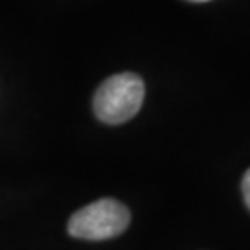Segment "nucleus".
<instances>
[{"label": "nucleus", "instance_id": "obj_3", "mask_svg": "<svg viewBox=\"0 0 250 250\" xmlns=\"http://www.w3.org/2000/svg\"><path fill=\"white\" fill-rule=\"evenodd\" d=\"M241 191H243V197H245V202H247V208L250 209V169L245 172L241 182Z\"/></svg>", "mask_w": 250, "mask_h": 250}, {"label": "nucleus", "instance_id": "obj_4", "mask_svg": "<svg viewBox=\"0 0 250 250\" xmlns=\"http://www.w3.org/2000/svg\"><path fill=\"white\" fill-rule=\"evenodd\" d=\"M191 2H208V0H191Z\"/></svg>", "mask_w": 250, "mask_h": 250}, {"label": "nucleus", "instance_id": "obj_1", "mask_svg": "<svg viewBox=\"0 0 250 250\" xmlns=\"http://www.w3.org/2000/svg\"><path fill=\"white\" fill-rule=\"evenodd\" d=\"M145 83L134 72H121L102 82L95 99L93 109L99 121L106 125H123L137 115L143 106Z\"/></svg>", "mask_w": 250, "mask_h": 250}, {"label": "nucleus", "instance_id": "obj_2", "mask_svg": "<svg viewBox=\"0 0 250 250\" xmlns=\"http://www.w3.org/2000/svg\"><path fill=\"white\" fill-rule=\"evenodd\" d=\"M130 209L115 198H100L78 209L69 219V233L76 239L104 241L125 232L130 224Z\"/></svg>", "mask_w": 250, "mask_h": 250}]
</instances>
